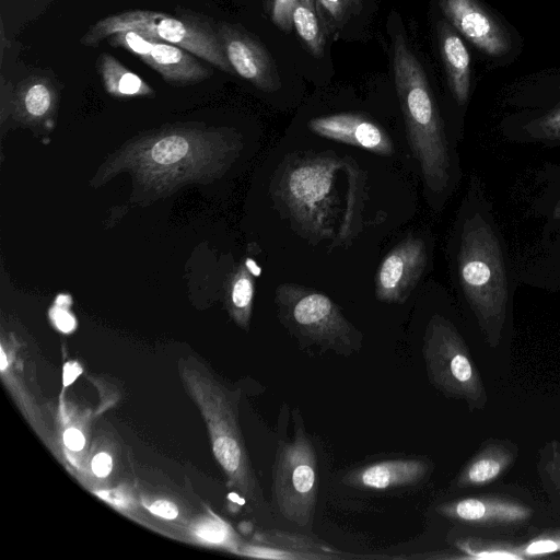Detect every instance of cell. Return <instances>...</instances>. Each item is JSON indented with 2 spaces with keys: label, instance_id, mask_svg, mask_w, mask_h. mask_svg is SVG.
<instances>
[{
  "label": "cell",
  "instance_id": "f1b7e54d",
  "mask_svg": "<svg viewBox=\"0 0 560 560\" xmlns=\"http://www.w3.org/2000/svg\"><path fill=\"white\" fill-rule=\"evenodd\" d=\"M51 318L54 319L57 327L63 332H69L74 327V318L69 314L61 305L56 306L51 310Z\"/></svg>",
  "mask_w": 560,
  "mask_h": 560
},
{
  "label": "cell",
  "instance_id": "5b68a950",
  "mask_svg": "<svg viewBox=\"0 0 560 560\" xmlns=\"http://www.w3.org/2000/svg\"><path fill=\"white\" fill-rule=\"evenodd\" d=\"M513 252L518 284L560 293V162L536 168Z\"/></svg>",
  "mask_w": 560,
  "mask_h": 560
},
{
  "label": "cell",
  "instance_id": "e575fe53",
  "mask_svg": "<svg viewBox=\"0 0 560 560\" xmlns=\"http://www.w3.org/2000/svg\"><path fill=\"white\" fill-rule=\"evenodd\" d=\"M0 24H1V27H0V52H1V60H2L5 47L10 46V42L5 38L2 20H1Z\"/></svg>",
  "mask_w": 560,
  "mask_h": 560
},
{
  "label": "cell",
  "instance_id": "d6986e66",
  "mask_svg": "<svg viewBox=\"0 0 560 560\" xmlns=\"http://www.w3.org/2000/svg\"><path fill=\"white\" fill-rule=\"evenodd\" d=\"M518 446L508 439H488L453 480L455 489H475L499 480L515 464Z\"/></svg>",
  "mask_w": 560,
  "mask_h": 560
},
{
  "label": "cell",
  "instance_id": "7402d4cb",
  "mask_svg": "<svg viewBox=\"0 0 560 560\" xmlns=\"http://www.w3.org/2000/svg\"><path fill=\"white\" fill-rule=\"evenodd\" d=\"M442 58L451 92L458 107H464L470 92V57L458 35L443 25L440 31Z\"/></svg>",
  "mask_w": 560,
  "mask_h": 560
},
{
  "label": "cell",
  "instance_id": "ba28073f",
  "mask_svg": "<svg viewBox=\"0 0 560 560\" xmlns=\"http://www.w3.org/2000/svg\"><path fill=\"white\" fill-rule=\"evenodd\" d=\"M422 354L429 382L448 398L467 404L470 411L481 410L488 395L481 375L457 325L434 313L424 330Z\"/></svg>",
  "mask_w": 560,
  "mask_h": 560
},
{
  "label": "cell",
  "instance_id": "d6a6232c",
  "mask_svg": "<svg viewBox=\"0 0 560 560\" xmlns=\"http://www.w3.org/2000/svg\"><path fill=\"white\" fill-rule=\"evenodd\" d=\"M197 533L200 537L213 542H218L223 538V533L220 530L217 524L202 525Z\"/></svg>",
  "mask_w": 560,
  "mask_h": 560
},
{
  "label": "cell",
  "instance_id": "1f68e13d",
  "mask_svg": "<svg viewBox=\"0 0 560 560\" xmlns=\"http://www.w3.org/2000/svg\"><path fill=\"white\" fill-rule=\"evenodd\" d=\"M63 442L68 448L72 451H80L84 446V436L77 429H68L63 433Z\"/></svg>",
  "mask_w": 560,
  "mask_h": 560
},
{
  "label": "cell",
  "instance_id": "7a4b0ae2",
  "mask_svg": "<svg viewBox=\"0 0 560 560\" xmlns=\"http://www.w3.org/2000/svg\"><path fill=\"white\" fill-rule=\"evenodd\" d=\"M241 148L240 135L231 130L167 127L127 144L104 164L98 179L129 171L141 188L167 194L182 184L219 176Z\"/></svg>",
  "mask_w": 560,
  "mask_h": 560
},
{
  "label": "cell",
  "instance_id": "9a60e30c",
  "mask_svg": "<svg viewBox=\"0 0 560 560\" xmlns=\"http://www.w3.org/2000/svg\"><path fill=\"white\" fill-rule=\"evenodd\" d=\"M441 7L451 23L483 52L499 57L510 50L509 34L478 0H442Z\"/></svg>",
  "mask_w": 560,
  "mask_h": 560
},
{
  "label": "cell",
  "instance_id": "836d02e7",
  "mask_svg": "<svg viewBox=\"0 0 560 560\" xmlns=\"http://www.w3.org/2000/svg\"><path fill=\"white\" fill-rule=\"evenodd\" d=\"M81 373V368L75 363H67L63 370V383L69 385Z\"/></svg>",
  "mask_w": 560,
  "mask_h": 560
},
{
  "label": "cell",
  "instance_id": "277c9868",
  "mask_svg": "<svg viewBox=\"0 0 560 560\" xmlns=\"http://www.w3.org/2000/svg\"><path fill=\"white\" fill-rule=\"evenodd\" d=\"M393 69L410 149L427 188L444 201L462 171L427 75L400 34L393 44Z\"/></svg>",
  "mask_w": 560,
  "mask_h": 560
},
{
  "label": "cell",
  "instance_id": "484cf974",
  "mask_svg": "<svg viewBox=\"0 0 560 560\" xmlns=\"http://www.w3.org/2000/svg\"><path fill=\"white\" fill-rule=\"evenodd\" d=\"M292 19L293 26L311 54L315 57H322L325 39L312 2L310 0H296Z\"/></svg>",
  "mask_w": 560,
  "mask_h": 560
},
{
  "label": "cell",
  "instance_id": "3957f363",
  "mask_svg": "<svg viewBox=\"0 0 560 560\" xmlns=\"http://www.w3.org/2000/svg\"><path fill=\"white\" fill-rule=\"evenodd\" d=\"M354 165L330 155L289 162L277 196L302 233L315 240L346 241L354 236L359 211Z\"/></svg>",
  "mask_w": 560,
  "mask_h": 560
},
{
  "label": "cell",
  "instance_id": "e0dca14e",
  "mask_svg": "<svg viewBox=\"0 0 560 560\" xmlns=\"http://www.w3.org/2000/svg\"><path fill=\"white\" fill-rule=\"evenodd\" d=\"M458 559L512 560L546 558L560 552V527L513 542L481 537H460L454 541Z\"/></svg>",
  "mask_w": 560,
  "mask_h": 560
},
{
  "label": "cell",
  "instance_id": "83f0119b",
  "mask_svg": "<svg viewBox=\"0 0 560 560\" xmlns=\"http://www.w3.org/2000/svg\"><path fill=\"white\" fill-rule=\"evenodd\" d=\"M296 0H273L271 19L276 26L290 32L293 26V9Z\"/></svg>",
  "mask_w": 560,
  "mask_h": 560
},
{
  "label": "cell",
  "instance_id": "30bf717a",
  "mask_svg": "<svg viewBox=\"0 0 560 560\" xmlns=\"http://www.w3.org/2000/svg\"><path fill=\"white\" fill-rule=\"evenodd\" d=\"M438 514L460 525L486 529H516L528 525L536 508L523 499L499 493L463 497L440 503Z\"/></svg>",
  "mask_w": 560,
  "mask_h": 560
},
{
  "label": "cell",
  "instance_id": "8992f818",
  "mask_svg": "<svg viewBox=\"0 0 560 560\" xmlns=\"http://www.w3.org/2000/svg\"><path fill=\"white\" fill-rule=\"evenodd\" d=\"M179 13V16H172L151 10H129L108 15L91 25L82 36L81 43L84 46H96L117 32L132 31L179 46L221 71L234 74L215 26L192 13Z\"/></svg>",
  "mask_w": 560,
  "mask_h": 560
},
{
  "label": "cell",
  "instance_id": "44dd1931",
  "mask_svg": "<svg viewBox=\"0 0 560 560\" xmlns=\"http://www.w3.org/2000/svg\"><path fill=\"white\" fill-rule=\"evenodd\" d=\"M58 90L45 77L33 74L19 83L13 92L14 117L25 124H38L49 119L56 112Z\"/></svg>",
  "mask_w": 560,
  "mask_h": 560
},
{
  "label": "cell",
  "instance_id": "4fadbf2b",
  "mask_svg": "<svg viewBox=\"0 0 560 560\" xmlns=\"http://www.w3.org/2000/svg\"><path fill=\"white\" fill-rule=\"evenodd\" d=\"M499 131L509 143L560 147V96L520 103L502 118Z\"/></svg>",
  "mask_w": 560,
  "mask_h": 560
},
{
  "label": "cell",
  "instance_id": "6da1fadb",
  "mask_svg": "<svg viewBox=\"0 0 560 560\" xmlns=\"http://www.w3.org/2000/svg\"><path fill=\"white\" fill-rule=\"evenodd\" d=\"M462 303L486 345L498 348L512 330L518 284L513 252L481 179L471 176L450 242Z\"/></svg>",
  "mask_w": 560,
  "mask_h": 560
},
{
  "label": "cell",
  "instance_id": "cb8c5ba5",
  "mask_svg": "<svg viewBox=\"0 0 560 560\" xmlns=\"http://www.w3.org/2000/svg\"><path fill=\"white\" fill-rule=\"evenodd\" d=\"M260 275V268L252 258L237 266L228 282V300L235 319L242 325H247L254 295L255 277Z\"/></svg>",
  "mask_w": 560,
  "mask_h": 560
},
{
  "label": "cell",
  "instance_id": "ffe728a7",
  "mask_svg": "<svg viewBox=\"0 0 560 560\" xmlns=\"http://www.w3.org/2000/svg\"><path fill=\"white\" fill-rule=\"evenodd\" d=\"M247 555L280 560H320L347 557L340 550L313 537L272 529L260 534L256 542L247 547Z\"/></svg>",
  "mask_w": 560,
  "mask_h": 560
},
{
  "label": "cell",
  "instance_id": "4316f807",
  "mask_svg": "<svg viewBox=\"0 0 560 560\" xmlns=\"http://www.w3.org/2000/svg\"><path fill=\"white\" fill-rule=\"evenodd\" d=\"M213 452L229 474L237 475L238 470L245 466L242 447L234 438L228 435L217 438L213 443Z\"/></svg>",
  "mask_w": 560,
  "mask_h": 560
},
{
  "label": "cell",
  "instance_id": "9c48e42d",
  "mask_svg": "<svg viewBox=\"0 0 560 560\" xmlns=\"http://www.w3.org/2000/svg\"><path fill=\"white\" fill-rule=\"evenodd\" d=\"M291 442L280 441L272 468V500L283 517L307 526L314 516L318 493L317 458L300 413Z\"/></svg>",
  "mask_w": 560,
  "mask_h": 560
},
{
  "label": "cell",
  "instance_id": "d590c367",
  "mask_svg": "<svg viewBox=\"0 0 560 560\" xmlns=\"http://www.w3.org/2000/svg\"><path fill=\"white\" fill-rule=\"evenodd\" d=\"M0 353H1L0 369H1V370H4V369H5V366H7V364H8V362H7V357H5L4 351H3L2 349L0 350Z\"/></svg>",
  "mask_w": 560,
  "mask_h": 560
},
{
  "label": "cell",
  "instance_id": "52a82bcc",
  "mask_svg": "<svg viewBox=\"0 0 560 560\" xmlns=\"http://www.w3.org/2000/svg\"><path fill=\"white\" fill-rule=\"evenodd\" d=\"M276 304L283 325L303 346H317L349 357L362 348L363 335L326 294L296 283L276 290Z\"/></svg>",
  "mask_w": 560,
  "mask_h": 560
},
{
  "label": "cell",
  "instance_id": "ac0fdd59",
  "mask_svg": "<svg viewBox=\"0 0 560 560\" xmlns=\"http://www.w3.org/2000/svg\"><path fill=\"white\" fill-rule=\"evenodd\" d=\"M431 468V463L421 458L384 459L350 470L342 482L357 489L384 491L419 485Z\"/></svg>",
  "mask_w": 560,
  "mask_h": 560
},
{
  "label": "cell",
  "instance_id": "2e32d148",
  "mask_svg": "<svg viewBox=\"0 0 560 560\" xmlns=\"http://www.w3.org/2000/svg\"><path fill=\"white\" fill-rule=\"evenodd\" d=\"M315 135L358 147L380 155H392L394 144L388 133L370 118L355 113H339L308 120Z\"/></svg>",
  "mask_w": 560,
  "mask_h": 560
},
{
  "label": "cell",
  "instance_id": "603a6c76",
  "mask_svg": "<svg viewBox=\"0 0 560 560\" xmlns=\"http://www.w3.org/2000/svg\"><path fill=\"white\" fill-rule=\"evenodd\" d=\"M96 67L105 91L114 97H145L154 94L151 85L108 52L98 56Z\"/></svg>",
  "mask_w": 560,
  "mask_h": 560
},
{
  "label": "cell",
  "instance_id": "d4e9b609",
  "mask_svg": "<svg viewBox=\"0 0 560 560\" xmlns=\"http://www.w3.org/2000/svg\"><path fill=\"white\" fill-rule=\"evenodd\" d=\"M536 468L550 502L560 510V441L551 440L540 446Z\"/></svg>",
  "mask_w": 560,
  "mask_h": 560
},
{
  "label": "cell",
  "instance_id": "7c38bea8",
  "mask_svg": "<svg viewBox=\"0 0 560 560\" xmlns=\"http://www.w3.org/2000/svg\"><path fill=\"white\" fill-rule=\"evenodd\" d=\"M215 31L234 72L264 92L281 88L278 67L267 48L244 28L219 23Z\"/></svg>",
  "mask_w": 560,
  "mask_h": 560
},
{
  "label": "cell",
  "instance_id": "5bb4252c",
  "mask_svg": "<svg viewBox=\"0 0 560 560\" xmlns=\"http://www.w3.org/2000/svg\"><path fill=\"white\" fill-rule=\"evenodd\" d=\"M125 48L172 84H195L212 74V71L186 49L139 33L127 36Z\"/></svg>",
  "mask_w": 560,
  "mask_h": 560
},
{
  "label": "cell",
  "instance_id": "f546056e",
  "mask_svg": "<svg viewBox=\"0 0 560 560\" xmlns=\"http://www.w3.org/2000/svg\"><path fill=\"white\" fill-rule=\"evenodd\" d=\"M149 509L153 514L167 520H173L178 514L177 506L166 500L155 501Z\"/></svg>",
  "mask_w": 560,
  "mask_h": 560
},
{
  "label": "cell",
  "instance_id": "8fae6325",
  "mask_svg": "<svg viewBox=\"0 0 560 560\" xmlns=\"http://www.w3.org/2000/svg\"><path fill=\"white\" fill-rule=\"evenodd\" d=\"M429 260L422 238L408 237L394 246L382 259L375 275L378 301L401 304L421 279Z\"/></svg>",
  "mask_w": 560,
  "mask_h": 560
},
{
  "label": "cell",
  "instance_id": "4dcf8cb0",
  "mask_svg": "<svg viewBox=\"0 0 560 560\" xmlns=\"http://www.w3.org/2000/svg\"><path fill=\"white\" fill-rule=\"evenodd\" d=\"M112 457L106 453L97 454L92 460V469L97 477L107 476L112 470Z\"/></svg>",
  "mask_w": 560,
  "mask_h": 560
}]
</instances>
